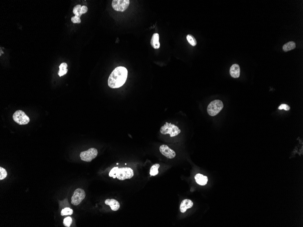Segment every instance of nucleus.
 Listing matches in <instances>:
<instances>
[{"label": "nucleus", "mask_w": 303, "mask_h": 227, "mask_svg": "<svg viewBox=\"0 0 303 227\" xmlns=\"http://www.w3.org/2000/svg\"><path fill=\"white\" fill-rule=\"evenodd\" d=\"M278 109H279V110L284 109V110H286V111H288V110H290V107L287 104H282L279 106Z\"/></svg>", "instance_id": "24"}, {"label": "nucleus", "mask_w": 303, "mask_h": 227, "mask_svg": "<svg viewBox=\"0 0 303 227\" xmlns=\"http://www.w3.org/2000/svg\"><path fill=\"white\" fill-rule=\"evenodd\" d=\"M68 65L66 63H63L60 65V66H59V68H60V70H59V72H58V75L61 77V76H63V75H65L66 73L68 72V69H67V67Z\"/></svg>", "instance_id": "16"}, {"label": "nucleus", "mask_w": 303, "mask_h": 227, "mask_svg": "<svg viewBox=\"0 0 303 227\" xmlns=\"http://www.w3.org/2000/svg\"><path fill=\"white\" fill-rule=\"evenodd\" d=\"M230 73L231 77L234 78H238L240 77V68L238 64H235L232 65L230 69Z\"/></svg>", "instance_id": "12"}, {"label": "nucleus", "mask_w": 303, "mask_h": 227, "mask_svg": "<svg viewBox=\"0 0 303 227\" xmlns=\"http://www.w3.org/2000/svg\"><path fill=\"white\" fill-rule=\"evenodd\" d=\"M85 192L83 189L80 188L76 189L71 198V203L75 206L79 205L85 198Z\"/></svg>", "instance_id": "7"}, {"label": "nucleus", "mask_w": 303, "mask_h": 227, "mask_svg": "<svg viewBox=\"0 0 303 227\" xmlns=\"http://www.w3.org/2000/svg\"><path fill=\"white\" fill-rule=\"evenodd\" d=\"M87 11H88V8H87V6H82L81 9L82 14H84V13H86Z\"/></svg>", "instance_id": "26"}, {"label": "nucleus", "mask_w": 303, "mask_h": 227, "mask_svg": "<svg viewBox=\"0 0 303 227\" xmlns=\"http://www.w3.org/2000/svg\"><path fill=\"white\" fill-rule=\"evenodd\" d=\"M187 39L190 45H192L193 47L196 46V44H197L196 39L192 35H188L187 36Z\"/></svg>", "instance_id": "19"}, {"label": "nucleus", "mask_w": 303, "mask_h": 227, "mask_svg": "<svg viewBox=\"0 0 303 227\" xmlns=\"http://www.w3.org/2000/svg\"><path fill=\"white\" fill-rule=\"evenodd\" d=\"M71 21L73 23H79L81 22V20L80 17H77V16H75V17H72L71 18Z\"/></svg>", "instance_id": "23"}, {"label": "nucleus", "mask_w": 303, "mask_h": 227, "mask_svg": "<svg viewBox=\"0 0 303 227\" xmlns=\"http://www.w3.org/2000/svg\"><path fill=\"white\" fill-rule=\"evenodd\" d=\"M7 173L5 169L0 167V180L4 179L7 177Z\"/></svg>", "instance_id": "22"}, {"label": "nucleus", "mask_w": 303, "mask_h": 227, "mask_svg": "<svg viewBox=\"0 0 303 227\" xmlns=\"http://www.w3.org/2000/svg\"><path fill=\"white\" fill-rule=\"evenodd\" d=\"M98 155V151L95 148H91L86 151H82L80 154V157L82 161L84 162H91Z\"/></svg>", "instance_id": "6"}, {"label": "nucleus", "mask_w": 303, "mask_h": 227, "mask_svg": "<svg viewBox=\"0 0 303 227\" xmlns=\"http://www.w3.org/2000/svg\"><path fill=\"white\" fill-rule=\"evenodd\" d=\"M105 204L109 205L111 209L114 211L118 210L120 208V204L117 200L114 199H107L105 201Z\"/></svg>", "instance_id": "11"}, {"label": "nucleus", "mask_w": 303, "mask_h": 227, "mask_svg": "<svg viewBox=\"0 0 303 227\" xmlns=\"http://www.w3.org/2000/svg\"><path fill=\"white\" fill-rule=\"evenodd\" d=\"M129 3V0H113L112 6L115 11L123 12L128 8Z\"/></svg>", "instance_id": "8"}, {"label": "nucleus", "mask_w": 303, "mask_h": 227, "mask_svg": "<svg viewBox=\"0 0 303 227\" xmlns=\"http://www.w3.org/2000/svg\"><path fill=\"white\" fill-rule=\"evenodd\" d=\"M196 181L200 185H205L208 181V177L201 174H197L195 177Z\"/></svg>", "instance_id": "13"}, {"label": "nucleus", "mask_w": 303, "mask_h": 227, "mask_svg": "<svg viewBox=\"0 0 303 227\" xmlns=\"http://www.w3.org/2000/svg\"><path fill=\"white\" fill-rule=\"evenodd\" d=\"M223 102L220 100H215L209 104L207 108L208 114L211 116H215L218 114L223 108Z\"/></svg>", "instance_id": "4"}, {"label": "nucleus", "mask_w": 303, "mask_h": 227, "mask_svg": "<svg viewBox=\"0 0 303 227\" xmlns=\"http://www.w3.org/2000/svg\"><path fill=\"white\" fill-rule=\"evenodd\" d=\"M159 151L161 154L169 159H173L175 157V152L173 150L170 149L166 145H161L160 147Z\"/></svg>", "instance_id": "9"}, {"label": "nucleus", "mask_w": 303, "mask_h": 227, "mask_svg": "<svg viewBox=\"0 0 303 227\" xmlns=\"http://www.w3.org/2000/svg\"><path fill=\"white\" fill-rule=\"evenodd\" d=\"M13 119L19 125H26L30 122V118L22 110H17L13 115Z\"/></svg>", "instance_id": "5"}, {"label": "nucleus", "mask_w": 303, "mask_h": 227, "mask_svg": "<svg viewBox=\"0 0 303 227\" xmlns=\"http://www.w3.org/2000/svg\"><path fill=\"white\" fill-rule=\"evenodd\" d=\"M159 34L155 33L153 35L151 40L152 47L155 49H158L160 47L159 41Z\"/></svg>", "instance_id": "14"}, {"label": "nucleus", "mask_w": 303, "mask_h": 227, "mask_svg": "<svg viewBox=\"0 0 303 227\" xmlns=\"http://www.w3.org/2000/svg\"><path fill=\"white\" fill-rule=\"evenodd\" d=\"M73 213V210L69 208H65L63 209L61 212V215L65 216L72 215Z\"/></svg>", "instance_id": "20"}, {"label": "nucleus", "mask_w": 303, "mask_h": 227, "mask_svg": "<svg viewBox=\"0 0 303 227\" xmlns=\"http://www.w3.org/2000/svg\"><path fill=\"white\" fill-rule=\"evenodd\" d=\"M81 7L82 6H81V5H78L76 6L73 9V13L75 14V16H77L80 18L82 15L81 12Z\"/></svg>", "instance_id": "18"}, {"label": "nucleus", "mask_w": 303, "mask_h": 227, "mask_svg": "<svg viewBox=\"0 0 303 227\" xmlns=\"http://www.w3.org/2000/svg\"><path fill=\"white\" fill-rule=\"evenodd\" d=\"M128 76V70L124 67H118L109 76L108 85L111 88L121 87L125 83Z\"/></svg>", "instance_id": "1"}, {"label": "nucleus", "mask_w": 303, "mask_h": 227, "mask_svg": "<svg viewBox=\"0 0 303 227\" xmlns=\"http://www.w3.org/2000/svg\"><path fill=\"white\" fill-rule=\"evenodd\" d=\"M160 167L159 164L153 165L150 168V175L151 176H155L159 174V169Z\"/></svg>", "instance_id": "17"}, {"label": "nucleus", "mask_w": 303, "mask_h": 227, "mask_svg": "<svg viewBox=\"0 0 303 227\" xmlns=\"http://www.w3.org/2000/svg\"><path fill=\"white\" fill-rule=\"evenodd\" d=\"M115 176L118 179L124 180L132 178L134 176V172L130 168L123 167L118 168L117 167L115 170Z\"/></svg>", "instance_id": "2"}, {"label": "nucleus", "mask_w": 303, "mask_h": 227, "mask_svg": "<svg viewBox=\"0 0 303 227\" xmlns=\"http://www.w3.org/2000/svg\"><path fill=\"white\" fill-rule=\"evenodd\" d=\"M295 47H296L295 43L293 41H290L284 45L283 47V50L284 51L287 52L294 50Z\"/></svg>", "instance_id": "15"}, {"label": "nucleus", "mask_w": 303, "mask_h": 227, "mask_svg": "<svg viewBox=\"0 0 303 227\" xmlns=\"http://www.w3.org/2000/svg\"><path fill=\"white\" fill-rule=\"evenodd\" d=\"M160 132L162 134L170 135V137L177 136L181 133V130L178 127L171 123L166 122L164 126H162L160 128Z\"/></svg>", "instance_id": "3"}, {"label": "nucleus", "mask_w": 303, "mask_h": 227, "mask_svg": "<svg viewBox=\"0 0 303 227\" xmlns=\"http://www.w3.org/2000/svg\"><path fill=\"white\" fill-rule=\"evenodd\" d=\"M116 168L117 167H114L110 170V173H109V176L110 177H113L114 175H115V170Z\"/></svg>", "instance_id": "25"}, {"label": "nucleus", "mask_w": 303, "mask_h": 227, "mask_svg": "<svg viewBox=\"0 0 303 227\" xmlns=\"http://www.w3.org/2000/svg\"><path fill=\"white\" fill-rule=\"evenodd\" d=\"M72 223V219L70 217H68L64 219L63 224L65 226L69 227Z\"/></svg>", "instance_id": "21"}, {"label": "nucleus", "mask_w": 303, "mask_h": 227, "mask_svg": "<svg viewBox=\"0 0 303 227\" xmlns=\"http://www.w3.org/2000/svg\"><path fill=\"white\" fill-rule=\"evenodd\" d=\"M193 205V201L190 199H186L183 200L181 202L180 206V210L181 212L184 213L188 209L192 208Z\"/></svg>", "instance_id": "10"}]
</instances>
